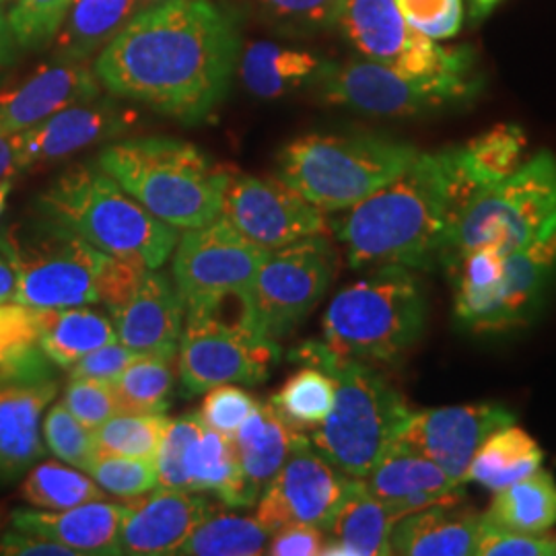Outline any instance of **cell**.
<instances>
[{"label":"cell","instance_id":"cell-1","mask_svg":"<svg viewBox=\"0 0 556 556\" xmlns=\"http://www.w3.org/2000/svg\"><path fill=\"white\" fill-rule=\"evenodd\" d=\"M241 48V17L233 7L160 0L101 50L93 71L114 98L194 126L227 100Z\"/></svg>","mask_w":556,"mask_h":556},{"label":"cell","instance_id":"cell-2","mask_svg":"<svg viewBox=\"0 0 556 556\" xmlns=\"http://www.w3.org/2000/svg\"><path fill=\"white\" fill-rule=\"evenodd\" d=\"M475 194L478 190L466 178L456 147L418 153L394 181L330 220V231L344 245L349 266L355 270L379 266L435 270Z\"/></svg>","mask_w":556,"mask_h":556},{"label":"cell","instance_id":"cell-3","mask_svg":"<svg viewBox=\"0 0 556 556\" xmlns=\"http://www.w3.org/2000/svg\"><path fill=\"white\" fill-rule=\"evenodd\" d=\"M289 357L334 379V406L314 429V447L344 475L367 477L413 413L406 397L369 363L338 357L318 340L299 344Z\"/></svg>","mask_w":556,"mask_h":556},{"label":"cell","instance_id":"cell-4","mask_svg":"<svg viewBox=\"0 0 556 556\" xmlns=\"http://www.w3.org/2000/svg\"><path fill=\"white\" fill-rule=\"evenodd\" d=\"M96 161L151 215L176 229H197L220 217L231 169L188 140H118L105 144Z\"/></svg>","mask_w":556,"mask_h":556},{"label":"cell","instance_id":"cell-5","mask_svg":"<svg viewBox=\"0 0 556 556\" xmlns=\"http://www.w3.org/2000/svg\"><path fill=\"white\" fill-rule=\"evenodd\" d=\"M36 215L77 233L112 256H140L161 268L174 254L176 227L151 215L98 161L68 167L34 202Z\"/></svg>","mask_w":556,"mask_h":556},{"label":"cell","instance_id":"cell-6","mask_svg":"<svg viewBox=\"0 0 556 556\" xmlns=\"http://www.w3.org/2000/svg\"><path fill=\"white\" fill-rule=\"evenodd\" d=\"M429 301L417 275L379 266L340 289L324 314V344L338 357L396 365L425 334Z\"/></svg>","mask_w":556,"mask_h":556},{"label":"cell","instance_id":"cell-7","mask_svg":"<svg viewBox=\"0 0 556 556\" xmlns=\"http://www.w3.org/2000/svg\"><path fill=\"white\" fill-rule=\"evenodd\" d=\"M406 140L371 132L303 135L278 153V178L324 213L346 211L404 174L418 157Z\"/></svg>","mask_w":556,"mask_h":556},{"label":"cell","instance_id":"cell-8","mask_svg":"<svg viewBox=\"0 0 556 556\" xmlns=\"http://www.w3.org/2000/svg\"><path fill=\"white\" fill-rule=\"evenodd\" d=\"M556 227V157L542 151L480 190L457 219L443 262L475 248L509 254Z\"/></svg>","mask_w":556,"mask_h":556},{"label":"cell","instance_id":"cell-9","mask_svg":"<svg viewBox=\"0 0 556 556\" xmlns=\"http://www.w3.org/2000/svg\"><path fill=\"white\" fill-rule=\"evenodd\" d=\"M312 87L319 101L365 116L420 118L477 100L482 79L477 71L443 77H408L374 60H326Z\"/></svg>","mask_w":556,"mask_h":556},{"label":"cell","instance_id":"cell-10","mask_svg":"<svg viewBox=\"0 0 556 556\" xmlns=\"http://www.w3.org/2000/svg\"><path fill=\"white\" fill-rule=\"evenodd\" d=\"M4 236L17 268L15 303L38 309L100 303L101 273L110 254L40 215Z\"/></svg>","mask_w":556,"mask_h":556},{"label":"cell","instance_id":"cell-11","mask_svg":"<svg viewBox=\"0 0 556 556\" xmlns=\"http://www.w3.org/2000/svg\"><path fill=\"white\" fill-rule=\"evenodd\" d=\"M337 266L326 233L266 250L245 303V324L277 342L293 334L326 295Z\"/></svg>","mask_w":556,"mask_h":556},{"label":"cell","instance_id":"cell-12","mask_svg":"<svg viewBox=\"0 0 556 556\" xmlns=\"http://www.w3.org/2000/svg\"><path fill=\"white\" fill-rule=\"evenodd\" d=\"M264 254V248L243 238L223 217L186 229L172 262L186 314H223L229 299L245 305Z\"/></svg>","mask_w":556,"mask_h":556},{"label":"cell","instance_id":"cell-13","mask_svg":"<svg viewBox=\"0 0 556 556\" xmlns=\"http://www.w3.org/2000/svg\"><path fill=\"white\" fill-rule=\"evenodd\" d=\"M365 60L408 77H443L477 71L472 48H443L408 25L396 0H342L337 27Z\"/></svg>","mask_w":556,"mask_h":556},{"label":"cell","instance_id":"cell-14","mask_svg":"<svg viewBox=\"0 0 556 556\" xmlns=\"http://www.w3.org/2000/svg\"><path fill=\"white\" fill-rule=\"evenodd\" d=\"M280 358V344L243 319L219 314H186L179 337V381L190 394H206L223 383L256 386Z\"/></svg>","mask_w":556,"mask_h":556},{"label":"cell","instance_id":"cell-15","mask_svg":"<svg viewBox=\"0 0 556 556\" xmlns=\"http://www.w3.org/2000/svg\"><path fill=\"white\" fill-rule=\"evenodd\" d=\"M220 217L264 250L330 231V220L295 188L278 178L231 172Z\"/></svg>","mask_w":556,"mask_h":556},{"label":"cell","instance_id":"cell-16","mask_svg":"<svg viewBox=\"0 0 556 556\" xmlns=\"http://www.w3.org/2000/svg\"><path fill=\"white\" fill-rule=\"evenodd\" d=\"M351 480L353 477L338 470L314 447L312 439L301 433L291 454L256 501V519L270 532L289 523L326 528Z\"/></svg>","mask_w":556,"mask_h":556},{"label":"cell","instance_id":"cell-17","mask_svg":"<svg viewBox=\"0 0 556 556\" xmlns=\"http://www.w3.org/2000/svg\"><path fill=\"white\" fill-rule=\"evenodd\" d=\"M516 422L501 404H466L413 410L397 429L392 443L429 457L457 484H466V472L482 441L501 427Z\"/></svg>","mask_w":556,"mask_h":556},{"label":"cell","instance_id":"cell-18","mask_svg":"<svg viewBox=\"0 0 556 556\" xmlns=\"http://www.w3.org/2000/svg\"><path fill=\"white\" fill-rule=\"evenodd\" d=\"M139 114L116 100H96L75 103L40 124L15 132L20 169L27 172L38 165L66 160L83 149L116 139L128 132Z\"/></svg>","mask_w":556,"mask_h":556},{"label":"cell","instance_id":"cell-19","mask_svg":"<svg viewBox=\"0 0 556 556\" xmlns=\"http://www.w3.org/2000/svg\"><path fill=\"white\" fill-rule=\"evenodd\" d=\"M556 282V227L532 243L503 254L495 298L477 326V337L507 334L530 326Z\"/></svg>","mask_w":556,"mask_h":556},{"label":"cell","instance_id":"cell-20","mask_svg":"<svg viewBox=\"0 0 556 556\" xmlns=\"http://www.w3.org/2000/svg\"><path fill=\"white\" fill-rule=\"evenodd\" d=\"M215 509L194 491L153 489L144 498H130L119 528V555H176L179 546Z\"/></svg>","mask_w":556,"mask_h":556},{"label":"cell","instance_id":"cell-21","mask_svg":"<svg viewBox=\"0 0 556 556\" xmlns=\"http://www.w3.org/2000/svg\"><path fill=\"white\" fill-rule=\"evenodd\" d=\"M100 96V79L87 62L54 59L20 85L0 91V130L23 132L75 103Z\"/></svg>","mask_w":556,"mask_h":556},{"label":"cell","instance_id":"cell-22","mask_svg":"<svg viewBox=\"0 0 556 556\" xmlns=\"http://www.w3.org/2000/svg\"><path fill=\"white\" fill-rule=\"evenodd\" d=\"M122 344L142 355L178 357L186 305L176 282L160 268H149L137 293L110 312Z\"/></svg>","mask_w":556,"mask_h":556},{"label":"cell","instance_id":"cell-23","mask_svg":"<svg viewBox=\"0 0 556 556\" xmlns=\"http://www.w3.org/2000/svg\"><path fill=\"white\" fill-rule=\"evenodd\" d=\"M56 394L54 378L0 381V482L25 477L46 454L41 417Z\"/></svg>","mask_w":556,"mask_h":556},{"label":"cell","instance_id":"cell-24","mask_svg":"<svg viewBox=\"0 0 556 556\" xmlns=\"http://www.w3.org/2000/svg\"><path fill=\"white\" fill-rule=\"evenodd\" d=\"M128 503L89 501L71 509H15L9 516V526L38 536L50 538L75 551L77 556L119 555L118 540L122 519Z\"/></svg>","mask_w":556,"mask_h":556},{"label":"cell","instance_id":"cell-25","mask_svg":"<svg viewBox=\"0 0 556 556\" xmlns=\"http://www.w3.org/2000/svg\"><path fill=\"white\" fill-rule=\"evenodd\" d=\"M363 480L376 497L396 511L397 517L443 501L464 498V484L454 482L433 459L396 443L388 447Z\"/></svg>","mask_w":556,"mask_h":556},{"label":"cell","instance_id":"cell-26","mask_svg":"<svg viewBox=\"0 0 556 556\" xmlns=\"http://www.w3.org/2000/svg\"><path fill=\"white\" fill-rule=\"evenodd\" d=\"M480 517L464 498L443 501L400 517L390 534V553L402 556H472Z\"/></svg>","mask_w":556,"mask_h":556},{"label":"cell","instance_id":"cell-27","mask_svg":"<svg viewBox=\"0 0 556 556\" xmlns=\"http://www.w3.org/2000/svg\"><path fill=\"white\" fill-rule=\"evenodd\" d=\"M396 511L376 497L363 478H353L337 511L326 523L324 556H386Z\"/></svg>","mask_w":556,"mask_h":556},{"label":"cell","instance_id":"cell-28","mask_svg":"<svg viewBox=\"0 0 556 556\" xmlns=\"http://www.w3.org/2000/svg\"><path fill=\"white\" fill-rule=\"evenodd\" d=\"M301 431L291 427L275 404L258 402L233 435V452L248 505H256L264 486L275 478L291 454Z\"/></svg>","mask_w":556,"mask_h":556},{"label":"cell","instance_id":"cell-29","mask_svg":"<svg viewBox=\"0 0 556 556\" xmlns=\"http://www.w3.org/2000/svg\"><path fill=\"white\" fill-rule=\"evenodd\" d=\"M326 60L301 48L280 46L277 41H252L241 48L238 77L241 85L258 100H280L318 79Z\"/></svg>","mask_w":556,"mask_h":556},{"label":"cell","instance_id":"cell-30","mask_svg":"<svg viewBox=\"0 0 556 556\" xmlns=\"http://www.w3.org/2000/svg\"><path fill=\"white\" fill-rule=\"evenodd\" d=\"M149 0H73L54 38V59L87 62L147 9Z\"/></svg>","mask_w":556,"mask_h":556},{"label":"cell","instance_id":"cell-31","mask_svg":"<svg viewBox=\"0 0 556 556\" xmlns=\"http://www.w3.org/2000/svg\"><path fill=\"white\" fill-rule=\"evenodd\" d=\"M181 470L186 491L213 493L229 507H250L239 477L233 439L211 429L204 420L186 443Z\"/></svg>","mask_w":556,"mask_h":556},{"label":"cell","instance_id":"cell-32","mask_svg":"<svg viewBox=\"0 0 556 556\" xmlns=\"http://www.w3.org/2000/svg\"><path fill=\"white\" fill-rule=\"evenodd\" d=\"M118 340L112 318L87 305L40 309V346L54 367L71 369L96 349Z\"/></svg>","mask_w":556,"mask_h":556},{"label":"cell","instance_id":"cell-33","mask_svg":"<svg viewBox=\"0 0 556 556\" xmlns=\"http://www.w3.org/2000/svg\"><path fill=\"white\" fill-rule=\"evenodd\" d=\"M482 519L507 532L548 534L556 526L555 478L538 468L530 477L501 489Z\"/></svg>","mask_w":556,"mask_h":556},{"label":"cell","instance_id":"cell-34","mask_svg":"<svg viewBox=\"0 0 556 556\" xmlns=\"http://www.w3.org/2000/svg\"><path fill=\"white\" fill-rule=\"evenodd\" d=\"M542 459L544 454L536 441L523 429L516 427V422H511L482 441L468 466L466 482H477L497 493L536 472L542 466Z\"/></svg>","mask_w":556,"mask_h":556},{"label":"cell","instance_id":"cell-35","mask_svg":"<svg viewBox=\"0 0 556 556\" xmlns=\"http://www.w3.org/2000/svg\"><path fill=\"white\" fill-rule=\"evenodd\" d=\"M52 367L40 346V309L0 303V381L54 378Z\"/></svg>","mask_w":556,"mask_h":556},{"label":"cell","instance_id":"cell-36","mask_svg":"<svg viewBox=\"0 0 556 556\" xmlns=\"http://www.w3.org/2000/svg\"><path fill=\"white\" fill-rule=\"evenodd\" d=\"M528 139L517 124H497L486 132L459 144L457 160L478 192L511 176L523 163Z\"/></svg>","mask_w":556,"mask_h":556},{"label":"cell","instance_id":"cell-37","mask_svg":"<svg viewBox=\"0 0 556 556\" xmlns=\"http://www.w3.org/2000/svg\"><path fill=\"white\" fill-rule=\"evenodd\" d=\"M273 532L256 517L211 514L181 544L179 556H256L266 555Z\"/></svg>","mask_w":556,"mask_h":556},{"label":"cell","instance_id":"cell-38","mask_svg":"<svg viewBox=\"0 0 556 556\" xmlns=\"http://www.w3.org/2000/svg\"><path fill=\"white\" fill-rule=\"evenodd\" d=\"M21 497L38 509L60 511L89 501H103L105 491L79 468L59 462H43L27 470L21 484Z\"/></svg>","mask_w":556,"mask_h":556},{"label":"cell","instance_id":"cell-39","mask_svg":"<svg viewBox=\"0 0 556 556\" xmlns=\"http://www.w3.org/2000/svg\"><path fill=\"white\" fill-rule=\"evenodd\" d=\"M270 402L298 431L316 429L332 413L334 379L318 367L301 365L298 374L285 381Z\"/></svg>","mask_w":556,"mask_h":556},{"label":"cell","instance_id":"cell-40","mask_svg":"<svg viewBox=\"0 0 556 556\" xmlns=\"http://www.w3.org/2000/svg\"><path fill=\"white\" fill-rule=\"evenodd\" d=\"M174 358L144 355L112 383L119 413H165L174 388Z\"/></svg>","mask_w":556,"mask_h":556},{"label":"cell","instance_id":"cell-41","mask_svg":"<svg viewBox=\"0 0 556 556\" xmlns=\"http://www.w3.org/2000/svg\"><path fill=\"white\" fill-rule=\"evenodd\" d=\"M172 418L165 413H126L108 418L96 429L100 454L157 459Z\"/></svg>","mask_w":556,"mask_h":556},{"label":"cell","instance_id":"cell-42","mask_svg":"<svg viewBox=\"0 0 556 556\" xmlns=\"http://www.w3.org/2000/svg\"><path fill=\"white\" fill-rule=\"evenodd\" d=\"M285 36H316L337 27L342 0H239Z\"/></svg>","mask_w":556,"mask_h":556},{"label":"cell","instance_id":"cell-43","mask_svg":"<svg viewBox=\"0 0 556 556\" xmlns=\"http://www.w3.org/2000/svg\"><path fill=\"white\" fill-rule=\"evenodd\" d=\"M41 435L46 439L48 450L60 462L79 468L83 472H89L100 456L96 431L83 425L62 402L52 404V408L43 415Z\"/></svg>","mask_w":556,"mask_h":556},{"label":"cell","instance_id":"cell-44","mask_svg":"<svg viewBox=\"0 0 556 556\" xmlns=\"http://www.w3.org/2000/svg\"><path fill=\"white\" fill-rule=\"evenodd\" d=\"M87 475L114 497L137 498L157 489V462L147 457L100 454Z\"/></svg>","mask_w":556,"mask_h":556},{"label":"cell","instance_id":"cell-45","mask_svg":"<svg viewBox=\"0 0 556 556\" xmlns=\"http://www.w3.org/2000/svg\"><path fill=\"white\" fill-rule=\"evenodd\" d=\"M73 0H13L9 15L21 50H38L54 41Z\"/></svg>","mask_w":556,"mask_h":556},{"label":"cell","instance_id":"cell-46","mask_svg":"<svg viewBox=\"0 0 556 556\" xmlns=\"http://www.w3.org/2000/svg\"><path fill=\"white\" fill-rule=\"evenodd\" d=\"M397 11L429 40L456 38L464 25V0H396Z\"/></svg>","mask_w":556,"mask_h":556},{"label":"cell","instance_id":"cell-47","mask_svg":"<svg viewBox=\"0 0 556 556\" xmlns=\"http://www.w3.org/2000/svg\"><path fill=\"white\" fill-rule=\"evenodd\" d=\"M62 404L93 431L119 413L114 386L100 379L71 378Z\"/></svg>","mask_w":556,"mask_h":556},{"label":"cell","instance_id":"cell-48","mask_svg":"<svg viewBox=\"0 0 556 556\" xmlns=\"http://www.w3.org/2000/svg\"><path fill=\"white\" fill-rule=\"evenodd\" d=\"M258 400L233 383L215 386L206 392L200 406V418L215 431L233 438L245 418L252 415Z\"/></svg>","mask_w":556,"mask_h":556},{"label":"cell","instance_id":"cell-49","mask_svg":"<svg viewBox=\"0 0 556 556\" xmlns=\"http://www.w3.org/2000/svg\"><path fill=\"white\" fill-rule=\"evenodd\" d=\"M477 556H556V536L517 534L486 523L480 517Z\"/></svg>","mask_w":556,"mask_h":556},{"label":"cell","instance_id":"cell-50","mask_svg":"<svg viewBox=\"0 0 556 556\" xmlns=\"http://www.w3.org/2000/svg\"><path fill=\"white\" fill-rule=\"evenodd\" d=\"M149 266L140 256H112L105 262L100 278V303H105L110 312L122 307L147 275Z\"/></svg>","mask_w":556,"mask_h":556},{"label":"cell","instance_id":"cell-51","mask_svg":"<svg viewBox=\"0 0 556 556\" xmlns=\"http://www.w3.org/2000/svg\"><path fill=\"white\" fill-rule=\"evenodd\" d=\"M140 357H144V355L139 351L128 349L126 344L116 340L112 344H105V346L96 349L93 353L85 355L68 369V374H71V378L100 379L105 383H114L119 374Z\"/></svg>","mask_w":556,"mask_h":556},{"label":"cell","instance_id":"cell-52","mask_svg":"<svg viewBox=\"0 0 556 556\" xmlns=\"http://www.w3.org/2000/svg\"><path fill=\"white\" fill-rule=\"evenodd\" d=\"M326 544L324 528L314 523H289L273 532L266 546L270 556H318Z\"/></svg>","mask_w":556,"mask_h":556},{"label":"cell","instance_id":"cell-53","mask_svg":"<svg viewBox=\"0 0 556 556\" xmlns=\"http://www.w3.org/2000/svg\"><path fill=\"white\" fill-rule=\"evenodd\" d=\"M0 555L9 556H77L50 538L38 536L17 528H7L0 536Z\"/></svg>","mask_w":556,"mask_h":556},{"label":"cell","instance_id":"cell-54","mask_svg":"<svg viewBox=\"0 0 556 556\" xmlns=\"http://www.w3.org/2000/svg\"><path fill=\"white\" fill-rule=\"evenodd\" d=\"M20 50V43L15 40V34L9 23V15L0 7V83L9 77L13 66L17 64Z\"/></svg>","mask_w":556,"mask_h":556},{"label":"cell","instance_id":"cell-55","mask_svg":"<svg viewBox=\"0 0 556 556\" xmlns=\"http://www.w3.org/2000/svg\"><path fill=\"white\" fill-rule=\"evenodd\" d=\"M17 291V268L11 256L9 241L4 231H0V303H9L15 299Z\"/></svg>","mask_w":556,"mask_h":556},{"label":"cell","instance_id":"cell-56","mask_svg":"<svg viewBox=\"0 0 556 556\" xmlns=\"http://www.w3.org/2000/svg\"><path fill=\"white\" fill-rule=\"evenodd\" d=\"M17 174H21L17 137L0 130V181L13 179Z\"/></svg>","mask_w":556,"mask_h":556},{"label":"cell","instance_id":"cell-57","mask_svg":"<svg viewBox=\"0 0 556 556\" xmlns=\"http://www.w3.org/2000/svg\"><path fill=\"white\" fill-rule=\"evenodd\" d=\"M470 9V20H482L486 17L501 0H466Z\"/></svg>","mask_w":556,"mask_h":556},{"label":"cell","instance_id":"cell-58","mask_svg":"<svg viewBox=\"0 0 556 556\" xmlns=\"http://www.w3.org/2000/svg\"><path fill=\"white\" fill-rule=\"evenodd\" d=\"M11 192H13V179L0 181V215L4 213V206H7V202H9Z\"/></svg>","mask_w":556,"mask_h":556},{"label":"cell","instance_id":"cell-59","mask_svg":"<svg viewBox=\"0 0 556 556\" xmlns=\"http://www.w3.org/2000/svg\"><path fill=\"white\" fill-rule=\"evenodd\" d=\"M7 526H9V514H7L4 507L0 505V536H2V532L7 530Z\"/></svg>","mask_w":556,"mask_h":556},{"label":"cell","instance_id":"cell-60","mask_svg":"<svg viewBox=\"0 0 556 556\" xmlns=\"http://www.w3.org/2000/svg\"><path fill=\"white\" fill-rule=\"evenodd\" d=\"M4 2H11V0H0V4H4Z\"/></svg>","mask_w":556,"mask_h":556},{"label":"cell","instance_id":"cell-61","mask_svg":"<svg viewBox=\"0 0 556 556\" xmlns=\"http://www.w3.org/2000/svg\"><path fill=\"white\" fill-rule=\"evenodd\" d=\"M149 2H160V0H149Z\"/></svg>","mask_w":556,"mask_h":556}]
</instances>
